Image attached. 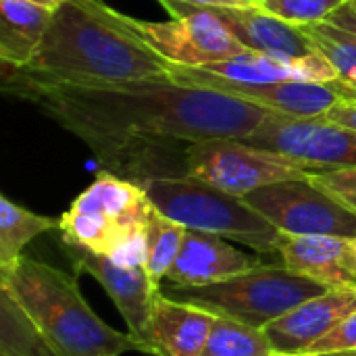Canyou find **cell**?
I'll list each match as a JSON object with an SVG mask.
<instances>
[{"instance_id": "30", "label": "cell", "mask_w": 356, "mask_h": 356, "mask_svg": "<svg viewBox=\"0 0 356 356\" xmlns=\"http://www.w3.org/2000/svg\"><path fill=\"white\" fill-rule=\"evenodd\" d=\"M332 88L340 94V98L356 102V86H350V83H344V81L336 79V81H332Z\"/></svg>"}, {"instance_id": "14", "label": "cell", "mask_w": 356, "mask_h": 356, "mask_svg": "<svg viewBox=\"0 0 356 356\" xmlns=\"http://www.w3.org/2000/svg\"><path fill=\"white\" fill-rule=\"evenodd\" d=\"M261 265H265V261L259 254L238 250L221 236L188 229L181 250L167 273V282L184 288L209 286Z\"/></svg>"}, {"instance_id": "33", "label": "cell", "mask_w": 356, "mask_h": 356, "mask_svg": "<svg viewBox=\"0 0 356 356\" xmlns=\"http://www.w3.org/2000/svg\"><path fill=\"white\" fill-rule=\"evenodd\" d=\"M271 356H290V355H271Z\"/></svg>"}, {"instance_id": "2", "label": "cell", "mask_w": 356, "mask_h": 356, "mask_svg": "<svg viewBox=\"0 0 356 356\" xmlns=\"http://www.w3.org/2000/svg\"><path fill=\"white\" fill-rule=\"evenodd\" d=\"M171 67L125 15L100 0H65L54 8L35 56L19 71L46 83L119 86L169 81Z\"/></svg>"}, {"instance_id": "7", "label": "cell", "mask_w": 356, "mask_h": 356, "mask_svg": "<svg viewBox=\"0 0 356 356\" xmlns=\"http://www.w3.org/2000/svg\"><path fill=\"white\" fill-rule=\"evenodd\" d=\"M186 165L188 175L240 198L271 184L309 179L313 171H317L292 156L261 150L232 138L190 144L186 150Z\"/></svg>"}, {"instance_id": "19", "label": "cell", "mask_w": 356, "mask_h": 356, "mask_svg": "<svg viewBox=\"0 0 356 356\" xmlns=\"http://www.w3.org/2000/svg\"><path fill=\"white\" fill-rule=\"evenodd\" d=\"M52 13V8L33 4L29 0H0L2 63L15 67L29 65L46 35Z\"/></svg>"}, {"instance_id": "31", "label": "cell", "mask_w": 356, "mask_h": 356, "mask_svg": "<svg viewBox=\"0 0 356 356\" xmlns=\"http://www.w3.org/2000/svg\"><path fill=\"white\" fill-rule=\"evenodd\" d=\"M29 2H33V4H40V6H46V8H58L65 0H29Z\"/></svg>"}, {"instance_id": "29", "label": "cell", "mask_w": 356, "mask_h": 356, "mask_svg": "<svg viewBox=\"0 0 356 356\" xmlns=\"http://www.w3.org/2000/svg\"><path fill=\"white\" fill-rule=\"evenodd\" d=\"M198 6H254L259 0H179Z\"/></svg>"}, {"instance_id": "27", "label": "cell", "mask_w": 356, "mask_h": 356, "mask_svg": "<svg viewBox=\"0 0 356 356\" xmlns=\"http://www.w3.org/2000/svg\"><path fill=\"white\" fill-rule=\"evenodd\" d=\"M325 119L332 121V123H338L342 127H348V129H355L356 131V102L342 98L340 102H336L327 111Z\"/></svg>"}, {"instance_id": "11", "label": "cell", "mask_w": 356, "mask_h": 356, "mask_svg": "<svg viewBox=\"0 0 356 356\" xmlns=\"http://www.w3.org/2000/svg\"><path fill=\"white\" fill-rule=\"evenodd\" d=\"M171 77L177 83H190L200 88L219 90L232 96H240L248 102L267 106L282 115H292L300 119L325 117L327 111L340 102V94L332 83L313 81H280V83H240L219 77L202 67H171Z\"/></svg>"}, {"instance_id": "12", "label": "cell", "mask_w": 356, "mask_h": 356, "mask_svg": "<svg viewBox=\"0 0 356 356\" xmlns=\"http://www.w3.org/2000/svg\"><path fill=\"white\" fill-rule=\"evenodd\" d=\"M65 248L77 267V271L90 273L111 296L117 311L125 319L129 334L142 342L146 332L154 298L159 296L161 288L150 280L144 265H121L113 259L92 252L77 244H67ZM146 348V346H144Z\"/></svg>"}, {"instance_id": "18", "label": "cell", "mask_w": 356, "mask_h": 356, "mask_svg": "<svg viewBox=\"0 0 356 356\" xmlns=\"http://www.w3.org/2000/svg\"><path fill=\"white\" fill-rule=\"evenodd\" d=\"M202 69L240 83H280V81L332 83L338 79L336 69L321 52L300 58H288V56H271L250 50L229 60L204 65Z\"/></svg>"}, {"instance_id": "25", "label": "cell", "mask_w": 356, "mask_h": 356, "mask_svg": "<svg viewBox=\"0 0 356 356\" xmlns=\"http://www.w3.org/2000/svg\"><path fill=\"white\" fill-rule=\"evenodd\" d=\"M311 181L356 213V167L317 169L313 171Z\"/></svg>"}, {"instance_id": "1", "label": "cell", "mask_w": 356, "mask_h": 356, "mask_svg": "<svg viewBox=\"0 0 356 356\" xmlns=\"http://www.w3.org/2000/svg\"><path fill=\"white\" fill-rule=\"evenodd\" d=\"M4 92L38 104L125 179L188 175L194 142L254 134L275 111L219 90L169 81L65 86L31 79L2 63Z\"/></svg>"}, {"instance_id": "34", "label": "cell", "mask_w": 356, "mask_h": 356, "mask_svg": "<svg viewBox=\"0 0 356 356\" xmlns=\"http://www.w3.org/2000/svg\"><path fill=\"white\" fill-rule=\"evenodd\" d=\"M350 2H353V6H356V0H350Z\"/></svg>"}, {"instance_id": "8", "label": "cell", "mask_w": 356, "mask_h": 356, "mask_svg": "<svg viewBox=\"0 0 356 356\" xmlns=\"http://www.w3.org/2000/svg\"><path fill=\"white\" fill-rule=\"evenodd\" d=\"M161 2L173 15L171 21L154 23L134 17L127 21L171 65L204 67L250 52L209 6L179 0Z\"/></svg>"}, {"instance_id": "5", "label": "cell", "mask_w": 356, "mask_h": 356, "mask_svg": "<svg viewBox=\"0 0 356 356\" xmlns=\"http://www.w3.org/2000/svg\"><path fill=\"white\" fill-rule=\"evenodd\" d=\"M152 207L188 229L221 236L259 254L277 252L282 232L246 198L223 192L198 177H154L140 184Z\"/></svg>"}, {"instance_id": "28", "label": "cell", "mask_w": 356, "mask_h": 356, "mask_svg": "<svg viewBox=\"0 0 356 356\" xmlns=\"http://www.w3.org/2000/svg\"><path fill=\"white\" fill-rule=\"evenodd\" d=\"M325 23H332V25H336V27H340V29H346V31H350V33H355L356 35V6H353L350 0L344 2L340 8H336V10L327 17Z\"/></svg>"}, {"instance_id": "17", "label": "cell", "mask_w": 356, "mask_h": 356, "mask_svg": "<svg viewBox=\"0 0 356 356\" xmlns=\"http://www.w3.org/2000/svg\"><path fill=\"white\" fill-rule=\"evenodd\" d=\"M227 29L252 52L271 56L300 58L317 52V46L305 25L288 23L259 4L254 6H209Z\"/></svg>"}, {"instance_id": "9", "label": "cell", "mask_w": 356, "mask_h": 356, "mask_svg": "<svg viewBox=\"0 0 356 356\" xmlns=\"http://www.w3.org/2000/svg\"><path fill=\"white\" fill-rule=\"evenodd\" d=\"M288 236H340L356 240V213L309 179L280 181L244 196Z\"/></svg>"}, {"instance_id": "4", "label": "cell", "mask_w": 356, "mask_h": 356, "mask_svg": "<svg viewBox=\"0 0 356 356\" xmlns=\"http://www.w3.org/2000/svg\"><path fill=\"white\" fill-rule=\"evenodd\" d=\"M154 207L136 181L102 171L73 200L58 227L67 244L83 246L121 265H144L146 227Z\"/></svg>"}, {"instance_id": "6", "label": "cell", "mask_w": 356, "mask_h": 356, "mask_svg": "<svg viewBox=\"0 0 356 356\" xmlns=\"http://www.w3.org/2000/svg\"><path fill=\"white\" fill-rule=\"evenodd\" d=\"M332 288L298 275L284 265H261L225 282L161 290L165 296L204 309L217 317H227L252 327H267L294 307Z\"/></svg>"}, {"instance_id": "15", "label": "cell", "mask_w": 356, "mask_h": 356, "mask_svg": "<svg viewBox=\"0 0 356 356\" xmlns=\"http://www.w3.org/2000/svg\"><path fill=\"white\" fill-rule=\"evenodd\" d=\"M277 254L286 269L325 288L356 286V240L353 238L282 234Z\"/></svg>"}, {"instance_id": "13", "label": "cell", "mask_w": 356, "mask_h": 356, "mask_svg": "<svg viewBox=\"0 0 356 356\" xmlns=\"http://www.w3.org/2000/svg\"><path fill=\"white\" fill-rule=\"evenodd\" d=\"M353 313H356V286L332 288L294 307L263 330L275 355L300 356Z\"/></svg>"}, {"instance_id": "32", "label": "cell", "mask_w": 356, "mask_h": 356, "mask_svg": "<svg viewBox=\"0 0 356 356\" xmlns=\"http://www.w3.org/2000/svg\"><path fill=\"white\" fill-rule=\"evenodd\" d=\"M323 356H356V350H346V353H334V355H323Z\"/></svg>"}, {"instance_id": "20", "label": "cell", "mask_w": 356, "mask_h": 356, "mask_svg": "<svg viewBox=\"0 0 356 356\" xmlns=\"http://www.w3.org/2000/svg\"><path fill=\"white\" fill-rule=\"evenodd\" d=\"M58 227V221L35 215L6 196H0V269L10 267L21 254V250L40 234Z\"/></svg>"}, {"instance_id": "10", "label": "cell", "mask_w": 356, "mask_h": 356, "mask_svg": "<svg viewBox=\"0 0 356 356\" xmlns=\"http://www.w3.org/2000/svg\"><path fill=\"white\" fill-rule=\"evenodd\" d=\"M240 142L292 156L313 169L356 167V131L325 117L300 119L273 113L254 134Z\"/></svg>"}, {"instance_id": "16", "label": "cell", "mask_w": 356, "mask_h": 356, "mask_svg": "<svg viewBox=\"0 0 356 356\" xmlns=\"http://www.w3.org/2000/svg\"><path fill=\"white\" fill-rule=\"evenodd\" d=\"M217 315L159 292L142 336L146 353L154 356H198Z\"/></svg>"}, {"instance_id": "24", "label": "cell", "mask_w": 356, "mask_h": 356, "mask_svg": "<svg viewBox=\"0 0 356 356\" xmlns=\"http://www.w3.org/2000/svg\"><path fill=\"white\" fill-rule=\"evenodd\" d=\"M348 0H259L257 4L294 25H315L327 21V17Z\"/></svg>"}, {"instance_id": "22", "label": "cell", "mask_w": 356, "mask_h": 356, "mask_svg": "<svg viewBox=\"0 0 356 356\" xmlns=\"http://www.w3.org/2000/svg\"><path fill=\"white\" fill-rule=\"evenodd\" d=\"M273 346L265 330L217 317L211 336L198 356H271Z\"/></svg>"}, {"instance_id": "23", "label": "cell", "mask_w": 356, "mask_h": 356, "mask_svg": "<svg viewBox=\"0 0 356 356\" xmlns=\"http://www.w3.org/2000/svg\"><path fill=\"white\" fill-rule=\"evenodd\" d=\"M311 33L317 52H321L338 73V79L344 83L356 86V35L340 29L332 23L305 25Z\"/></svg>"}, {"instance_id": "26", "label": "cell", "mask_w": 356, "mask_h": 356, "mask_svg": "<svg viewBox=\"0 0 356 356\" xmlns=\"http://www.w3.org/2000/svg\"><path fill=\"white\" fill-rule=\"evenodd\" d=\"M346 350H356V313L342 319L334 330L313 342L300 356H323Z\"/></svg>"}, {"instance_id": "21", "label": "cell", "mask_w": 356, "mask_h": 356, "mask_svg": "<svg viewBox=\"0 0 356 356\" xmlns=\"http://www.w3.org/2000/svg\"><path fill=\"white\" fill-rule=\"evenodd\" d=\"M188 227L181 223L161 215L156 209L150 217L146 227V250H144V269L150 280L161 288V280L167 277L169 269L173 267Z\"/></svg>"}, {"instance_id": "3", "label": "cell", "mask_w": 356, "mask_h": 356, "mask_svg": "<svg viewBox=\"0 0 356 356\" xmlns=\"http://www.w3.org/2000/svg\"><path fill=\"white\" fill-rule=\"evenodd\" d=\"M0 290L56 356L146 353L131 336L108 327L83 300L77 277L42 261L19 257L0 269Z\"/></svg>"}]
</instances>
